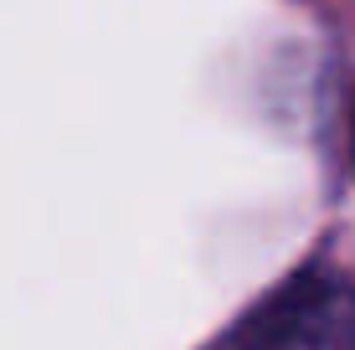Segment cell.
<instances>
[{
    "mask_svg": "<svg viewBox=\"0 0 355 350\" xmlns=\"http://www.w3.org/2000/svg\"><path fill=\"white\" fill-rule=\"evenodd\" d=\"M242 350H355V288L345 279L293 283L263 309Z\"/></svg>",
    "mask_w": 355,
    "mask_h": 350,
    "instance_id": "1",
    "label": "cell"
}]
</instances>
